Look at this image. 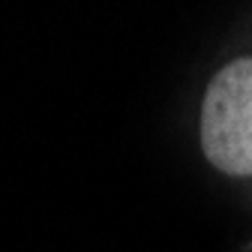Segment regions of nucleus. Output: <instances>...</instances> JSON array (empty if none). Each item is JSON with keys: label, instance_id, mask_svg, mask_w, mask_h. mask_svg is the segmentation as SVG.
Instances as JSON below:
<instances>
[{"label": "nucleus", "instance_id": "1", "mask_svg": "<svg viewBox=\"0 0 252 252\" xmlns=\"http://www.w3.org/2000/svg\"><path fill=\"white\" fill-rule=\"evenodd\" d=\"M201 150L231 177H252V57L219 69L201 99Z\"/></svg>", "mask_w": 252, "mask_h": 252}]
</instances>
